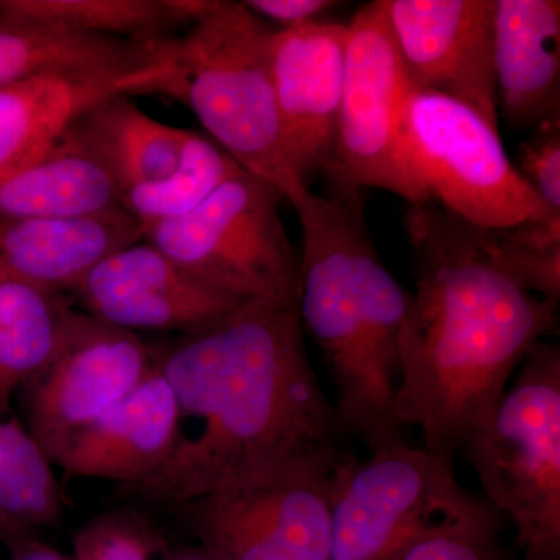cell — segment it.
Instances as JSON below:
<instances>
[{"mask_svg": "<svg viewBox=\"0 0 560 560\" xmlns=\"http://www.w3.org/2000/svg\"><path fill=\"white\" fill-rule=\"evenodd\" d=\"M523 178L536 191L545 208L560 215V120L547 121L530 131L518 149Z\"/></svg>", "mask_w": 560, "mask_h": 560, "instance_id": "obj_29", "label": "cell"}, {"mask_svg": "<svg viewBox=\"0 0 560 560\" xmlns=\"http://www.w3.org/2000/svg\"><path fill=\"white\" fill-rule=\"evenodd\" d=\"M411 95L385 0L368 3L348 25L337 147L326 175L331 194L375 187L408 205L430 201L408 136Z\"/></svg>", "mask_w": 560, "mask_h": 560, "instance_id": "obj_8", "label": "cell"}, {"mask_svg": "<svg viewBox=\"0 0 560 560\" xmlns=\"http://www.w3.org/2000/svg\"><path fill=\"white\" fill-rule=\"evenodd\" d=\"M348 25L308 22L271 38L276 105L291 168L308 187L334 162L345 86Z\"/></svg>", "mask_w": 560, "mask_h": 560, "instance_id": "obj_13", "label": "cell"}, {"mask_svg": "<svg viewBox=\"0 0 560 560\" xmlns=\"http://www.w3.org/2000/svg\"><path fill=\"white\" fill-rule=\"evenodd\" d=\"M475 234L490 259L522 289L559 304L560 217L497 230L475 228Z\"/></svg>", "mask_w": 560, "mask_h": 560, "instance_id": "obj_26", "label": "cell"}, {"mask_svg": "<svg viewBox=\"0 0 560 560\" xmlns=\"http://www.w3.org/2000/svg\"><path fill=\"white\" fill-rule=\"evenodd\" d=\"M264 180L241 171L178 219L142 230L184 271L241 302L298 304L300 256Z\"/></svg>", "mask_w": 560, "mask_h": 560, "instance_id": "obj_7", "label": "cell"}, {"mask_svg": "<svg viewBox=\"0 0 560 560\" xmlns=\"http://www.w3.org/2000/svg\"><path fill=\"white\" fill-rule=\"evenodd\" d=\"M172 39L151 46L109 36L0 28V88L49 75L149 72L173 62Z\"/></svg>", "mask_w": 560, "mask_h": 560, "instance_id": "obj_21", "label": "cell"}, {"mask_svg": "<svg viewBox=\"0 0 560 560\" xmlns=\"http://www.w3.org/2000/svg\"><path fill=\"white\" fill-rule=\"evenodd\" d=\"M7 547L10 550V560H73L55 550L50 545L35 539V536L10 541Z\"/></svg>", "mask_w": 560, "mask_h": 560, "instance_id": "obj_31", "label": "cell"}, {"mask_svg": "<svg viewBox=\"0 0 560 560\" xmlns=\"http://www.w3.org/2000/svg\"><path fill=\"white\" fill-rule=\"evenodd\" d=\"M3 416L0 412V515L35 533L61 515L54 464L24 423Z\"/></svg>", "mask_w": 560, "mask_h": 560, "instance_id": "obj_25", "label": "cell"}, {"mask_svg": "<svg viewBox=\"0 0 560 560\" xmlns=\"http://www.w3.org/2000/svg\"><path fill=\"white\" fill-rule=\"evenodd\" d=\"M121 189L72 124L0 178V220L75 219L121 209Z\"/></svg>", "mask_w": 560, "mask_h": 560, "instance_id": "obj_19", "label": "cell"}, {"mask_svg": "<svg viewBox=\"0 0 560 560\" xmlns=\"http://www.w3.org/2000/svg\"><path fill=\"white\" fill-rule=\"evenodd\" d=\"M139 241L142 228L124 209L75 219L0 220V264L62 293L110 254Z\"/></svg>", "mask_w": 560, "mask_h": 560, "instance_id": "obj_18", "label": "cell"}, {"mask_svg": "<svg viewBox=\"0 0 560 560\" xmlns=\"http://www.w3.org/2000/svg\"><path fill=\"white\" fill-rule=\"evenodd\" d=\"M73 127L113 173L121 194L171 175L191 132L154 120L125 94L84 110Z\"/></svg>", "mask_w": 560, "mask_h": 560, "instance_id": "obj_22", "label": "cell"}, {"mask_svg": "<svg viewBox=\"0 0 560 560\" xmlns=\"http://www.w3.org/2000/svg\"><path fill=\"white\" fill-rule=\"evenodd\" d=\"M28 534H31V530L22 528V526L0 515V544L9 545L10 541L21 539V537L28 536Z\"/></svg>", "mask_w": 560, "mask_h": 560, "instance_id": "obj_33", "label": "cell"}, {"mask_svg": "<svg viewBox=\"0 0 560 560\" xmlns=\"http://www.w3.org/2000/svg\"><path fill=\"white\" fill-rule=\"evenodd\" d=\"M296 213L298 312L334 377L341 430L355 433L371 452L405 441L396 407L410 293L372 245L361 195L313 194Z\"/></svg>", "mask_w": 560, "mask_h": 560, "instance_id": "obj_3", "label": "cell"}, {"mask_svg": "<svg viewBox=\"0 0 560 560\" xmlns=\"http://www.w3.org/2000/svg\"><path fill=\"white\" fill-rule=\"evenodd\" d=\"M495 81L514 130L560 120L559 0H497Z\"/></svg>", "mask_w": 560, "mask_h": 560, "instance_id": "obj_17", "label": "cell"}, {"mask_svg": "<svg viewBox=\"0 0 560 560\" xmlns=\"http://www.w3.org/2000/svg\"><path fill=\"white\" fill-rule=\"evenodd\" d=\"M272 33L243 2H221L172 39L179 69L173 97L186 103L209 138L238 165L300 210L313 191L291 168L270 49Z\"/></svg>", "mask_w": 560, "mask_h": 560, "instance_id": "obj_4", "label": "cell"}, {"mask_svg": "<svg viewBox=\"0 0 560 560\" xmlns=\"http://www.w3.org/2000/svg\"><path fill=\"white\" fill-rule=\"evenodd\" d=\"M160 560H217L210 555L209 551H206L201 545H197V547H178L171 548L168 547L165 550L164 555L161 556Z\"/></svg>", "mask_w": 560, "mask_h": 560, "instance_id": "obj_32", "label": "cell"}, {"mask_svg": "<svg viewBox=\"0 0 560 560\" xmlns=\"http://www.w3.org/2000/svg\"><path fill=\"white\" fill-rule=\"evenodd\" d=\"M176 62L136 75H49L0 88V178L35 158L84 110L114 95H167Z\"/></svg>", "mask_w": 560, "mask_h": 560, "instance_id": "obj_16", "label": "cell"}, {"mask_svg": "<svg viewBox=\"0 0 560 560\" xmlns=\"http://www.w3.org/2000/svg\"><path fill=\"white\" fill-rule=\"evenodd\" d=\"M243 3L257 16L279 22L283 28H296L315 22L324 11L338 5L329 0H249Z\"/></svg>", "mask_w": 560, "mask_h": 560, "instance_id": "obj_30", "label": "cell"}, {"mask_svg": "<svg viewBox=\"0 0 560 560\" xmlns=\"http://www.w3.org/2000/svg\"><path fill=\"white\" fill-rule=\"evenodd\" d=\"M178 441V404L154 361L138 388L77 434L54 464L68 477L101 478L131 490L171 463Z\"/></svg>", "mask_w": 560, "mask_h": 560, "instance_id": "obj_15", "label": "cell"}, {"mask_svg": "<svg viewBox=\"0 0 560 560\" xmlns=\"http://www.w3.org/2000/svg\"><path fill=\"white\" fill-rule=\"evenodd\" d=\"M405 230L416 289L400 335L397 418L455 466L529 350L558 326L559 304L515 283L475 228L438 202L410 205Z\"/></svg>", "mask_w": 560, "mask_h": 560, "instance_id": "obj_2", "label": "cell"}, {"mask_svg": "<svg viewBox=\"0 0 560 560\" xmlns=\"http://www.w3.org/2000/svg\"><path fill=\"white\" fill-rule=\"evenodd\" d=\"M72 311L62 293L0 264V412L49 363Z\"/></svg>", "mask_w": 560, "mask_h": 560, "instance_id": "obj_23", "label": "cell"}, {"mask_svg": "<svg viewBox=\"0 0 560 560\" xmlns=\"http://www.w3.org/2000/svg\"><path fill=\"white\" fill-rule=\"evenodd\" d=\"M352 456L312 445L221 486L183 511L217 560H331V522Z\"/></svg>", "mask_w": 560, "mask_h": 560, "instance_id": "obj_6", "label": "cell"}, {"mask_svg": "<svg viewBox=\"0 0 560 560\" xmlns=\"http://www.w3.org/2000/svg\"><path fill=\"white\" fill-rule=\"evenodd\" d=\"M501 518L488 504L416 534L386 560H510L500 539Z\"/></svg>", "mask_w": 560, "mask_h": 560, "instance_id": "obj_27", "label": "cell"}, {"mask_svg": "<svg viewBox=\"0 0 560 560\" xmlns=\"http://www.w3.org/2000/svg\"><path fill=\"white\" fill-rule=\"evenodd\" d=\"M488 504L463 489L455 466L425 448L383 445L346 467L334 504L331 560L389 559L416 534Z\"/></svg>", "mask_w": 560, "mask_h": 560, "instance_id": "obj_10", "label": "cell"}, {"mask_svg": "<svg viewBox=\"0 0 560 560\" xmlns=\"http://www.w3.org/2000/svg\"><path fill=\"white\" fill-rule=\"evenodd\" d=\"M460 452L523 560H560V348L539 341Z\"/></svg>", "mask_w": 560, "mask_h": 560, "instance_id": "obj_5", "label": "cell"}, {"mask_svg": "<svg viewBox=\"0 0 560 560\" xmlns=\"http://www.w3.org/2000/svg\"><path fill=\"white\" fill-rule=\"evenodd\" d=\"M220 0H0V28L109 36L140 44L175 38Z\"/></svg>", "mask_w": 560, "mask_h": 560, "instance_id": "obj_20", "label": "cell"}, {"mask_svg": "<svg viewBox=\"0 0 560 560\" xmlns=\"http://www.w3.org/2000/svg\"><path fill=\"white\" fill-rule=\"evenodd\" d=\"M167 541L145 517L114 511L92 518L73 539V560H160Z\"/></svg>", "mask_w": 560, "mask_h": 560, "instance_id": "obj_28", "label": "cell"}, {"mask_svg": "<svg viewBox=\"0 0 560 560\" xmlns=\"http://www.w3.org/2000/svg\"><path fill=\"white\" fill-rule=\"evenodd\" d=\"M412 158L430 201L481 230L560 217L545 208L478 114L433 92L408 106Z\"/></svg>", "mask_w": 560, "mask_h": 560, "instance_id": "obj_9", "label": "cell"}, {"mask_svg": "<svg viewBox=\"0 0 560 560\" xmlns=\"http://www.w3.org/2000/svg\"><path fill=\"white\" fill-rule=\"evenodd\" d=\"M72 293L84 313L132 334H187L243 304L205 285L143 238L95 265Z\"/></svg>", "mask_w": 560, "mask_h": 560, "instance_id": "obj_14", "label": "cell"}, {"mask_svg": "<svg viewBox=\"0 0 560 560\" xmlns=\"http://www.w3.org/2000/svg\"><path fill=\"white\" fill-rule=\"evenodd\" d=\"M153 355L178 404L179 441L130 493L180 508L341 431L298 304L243 302Z\"/></svg>", "mask_w": 560, "mask_h": 560, "instance_id": "obj_1", "label": "cell"}, {"mask_svg": "<svg viewBox=\"0 0 560 560\" xmlns=\"http://www.w3.org/2000/svg\"><path fill=\"white\" fill-rule=\"evenodd\" d=\"M154 366L138 334L72 311L49 363L22 386L25 427L54 464L77 434L116 407Z\"/></svg>", "mask_w": 560, "mask_h": 560, "instance_id": "obj_11", "label": "cell"}, {"mask_svg": "<svg viewBox=\"0 0 560 560\" xmlns=\"http://www.w3.org/2000/svg\"><path fill=\"white\" fill-rule=\"evenodd\" d=\"M241 171V165L209 136L191 131L178 167L156 183L125 190L120 206L143 230L197 209L221 184Z\"/></svg>", "mask_w": 560, "mask_h": 560, "instance_id": "obj_24", "label": "cell"}, {"mask_svg": "<svg viewBox=\"0 0 560 560\" xmlns=\"http://www.w3.org/2000/svg\"><path fill=\"white\" fill-rule=\"evenodd\" d=\"M385 5L411 90L458 102L499 131L497 0H385Z\"/></svg>", "mask_w": 560, "mask_h": 560, "instance_id": "obj_12", "label": "cell"}]
</instances>
